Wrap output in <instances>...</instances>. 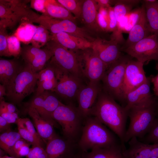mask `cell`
<instances>
[{
	"label": "cell",
	"mask_w": 158,
	"mask_h": 158,
	"mask_svg": "<svg viewBox=\"0 0 158 158\" xmlns=\"http://www.w3.org/2000/svg\"><path fill=\"white\" fill-rule=\"evenodd\" d=\"M90 116L95 117L109 128L117 136L122 146L126 148L124 140L128 114L124 107L119 105L102 89L92 109Z\"/></svg>",
	"instance_id": "6da1fadb"
},
{
	"label": "cell",
	"mask_w": 158,
	"mask_h": 158,
	"mask_svg": "<svg viewBox=\"0 0 158 158\" xmlns=\"http://www.w3.org/2000/svg\"><path fill=\"white\" fill-rule=\"evenodd\" d=\"M119 143L114 135L95 117L85 119L77 146L82 152L98 148L109 147Z\"/></svg>",
	"instance_id": "7a4b0ae2"
},
{
	"label": "cell",
	"mask_w": 158,
	"mask_h": 158,
	"mask_svg": "<svg viewBox=\"0 0 158 158\" xmlns=\"http://www.w3.org/2000/svg\"><path fill=\"white\" fill-rule=\"evenodd\" d=\"M157 102V99L145 102L133 106L127 110L130 123L125 135V143L133 137L141 139L148 133L156 117Z\"/></svg>",
	"instance_id": "3957f363"
},
{
	"label": "cell",
	"mask_w": 158,
	"mask_h": 158,
	"mask_svg": "<svg viewBox=\"0 0 158 158\" xmlns=\"http://www.w3.org/2000/svg\"><path fill=\"white\" fill-rule=\"evenodd\" d=\"M52 117L61 126L65 139L77 144L85 119L78 107L71 103L66 105L61 102Z\"/></svg>",
	"instance_id": "277c9868"
},
{
	"label": "cell",
	"mask_w": 158,
	"mask_h": 158,
	"mask_svg": "<svg viewBox=\"0 0 158 158\" xmlns=\"http://www.w3.org/2000/svg\"><path fill=\"white\" fill-rule=\"evenodd\" d=\"M52 53L49 63L57 71L71 73L80 78L84 76L78 51L67 49L50 40L45 47Z\"/></svg>",
	"instance_id": "5b68a950"
},
{
	"label": "cell",
	"mask_w": 158,
	"mask_h": 158,
	"mask_svg": "<svg viewBox=\"0 0 158 158\" xmlns=\"http://www.w3.org/2000/svg\"><path fill=\"white\" fill-rule=\"evenodd\" d=\"M30 1L0 0V26L12 28L21 21L33 23L40 15L27 5Z\"/></svg>",
	"instance_id": "8992f818"
},
{
	"label": "cell",
	"mask_w": 158,
	"mask_h": 158,
	"mask_svg": "<svg viewBox=\"0 0 158 158\" xmlns=\"http://www.w3.org/2000/svg\"><path fill=\"white\" fill-rule=\"evenodd\" d=\"M38 72L25 63L23 68L6 87V97L15 104L20 103L26 97L35 91Z\"/></svg>",
	"instance_id": "52a82bcc"
},
{
	"label": "cell",
	"mask_w": 158,
	"mask_h": 158,
	"mask_svg": "<svg viewBox=\"0 0 158 158\" xmlns=\"http://www.w3.org/2000/svg\"><path fill=\"white\" fill-rule=\"evenodd\" d=\"M130 57L122 55L107 68L101 80L102 90L115 100L124 102L122 88L126 66Z\"/></svg>",
	"instance_id": "ba28073f"
},
{
	"label": "cell",
	"mask_w": 158,
	"mask_h": 158,
	"mask_svg": "<svg viewBox=\"0 0 158 158\" xmlns=\"http://www.w3.org/2000/svg\"><path fill=\"white\" fill-rule=\"evenodd\" d=\"M34 23H39L48 30L51 34L65 32L90 42L95 39L90 35L86 29L78 27L75 23L69 20L53 18L42 15L36 18Z\"/></svg>",
	"instance_id": "9c48e42d"
},
{
	"label": "cell",
	"mask_w": 158,
	"mask_h": 158,
	"mask_svg": "<svg viewBox=\"0 0 158 158\" xmlns=\"http://www.w3.org/2000/svg\"><path fill=\"white\" fill-rule=\"evenodd\" d=\"M84 76L89 82L99 83L108 67L95 51L89 48L78 51Z\"/></svg>",
	"instance_id": "30bf717a"
},
{
	"label": "cell",
	"mask_w": 158,
	"mask_h": 158,
	"mask_svg": "<svg viewBox=\"0 0 158 158\" xmlns=\"http://www.w3.org/2000/svg\"><path fill=\"white\" fill-rule=\"evenodd\" d=\"M121 51L144 63L152 60H158V36L150 34Z\"/></svg>",
	"instance_id": "8fae6325"
},
{
	"label": "cell",
	"mask_w": 158,
	"mask_h": 158,
	"mask_svg": "<svg viewBox=\"0 0 158 158\" xmlns=\"http://www.w3.org/2000/svg\"><path fill=\"white\" fill-rule=\"evenodd\" d=\"M144 63L131 58L128 61L125 68L122 92L124 100L126 95L145 83L148 77L143 69Z\"/></svg>",
	"instance_id": "7c38bea8"
},
{
	"label": "cell",
	"mask_w": 158,
	"mask_h": 158,
	"mask_svg": "<svg viewBox=\"0 0 158 158\" xmlns=\"http://www.w3.org/2000/svg\"><path fill=\"white\" fill-rule=\"evenodd\" d=\"M50 91H45L32 99L28 107L35 109L40 115L54 126L56 122L53 118L52 115L61 102Z\"/></svg>",
	"instance_id": "4fadbf2b"
},
{
	"label": "cell",
	"mask_w": 158,
	"mask_h": 158,
	"mask_svg": "<svg viewBox=\"0 0 158 158\" xmlns=\"http://www.w3.org/2000/svg\"><path fill=\"white\" fill-rule=\"evenodd\" d=\"M55 70L57 82L54 92L65 99H76L78 93L83 85L81 78L70 73Z\"/></svg>",
	"instance_id": "5bb4252c"
},
{
	"label": "cell",
	"mask_w": 158,
	"mask_h": 158,
	"mask_svg": "<svg viewBox=\"0 0 158 158\" xmlns=\"http://www.w3.org/2000/svg\"><path fill=\"white\" fill-rule=\"evenodd\" d=\"M92 43L91 48L108 68L122 55L121 44L115 40H107L97 38Z\"/></svg>",
	"instance_id": "9a60e30c"
},
{
	"label": "cell",
	"mask_w": 158,
	"mask_h": 158,
	"mask_svg": "<svg viewBox=\"0 0 158 158\" xmlns=\"http://www.w3.org/2000/svg\"><path fill=\"white\" fill-rule=\"evenodd\" d=\"M20 55L25 63L38 73L43 69L46 63L51 59L52 54L45 47L41 49L26 45L22 47Z\"/></svg>",
	"instance_id": "2e32d148"
},
{
	"label": "cell",
	"mask_w": 158,
	"mask_h": 158,
	"mask_svg": "<svg viewBox=\"0 0 158 158\" xmlns=\"http://www.w3.org/2000/svg\"><path fill=\"white\" fill-rule=\"evenodd\" d=\"M99 83L89 82L86 85H83L80 89L77 97L78 107L85 118L90 116L99 94L102 90Z\"/></svg>",
	"instance_id": "e0dca14e"
},
{
	"label": "cell",
	"mask_w": 158,
	"mask_h": 158,
	"mask_svg": "<svg viewBox=\"0 0 158 158\" xmlns=\"http://www.w3.org/2000/svg\"><path fill=\"white\" fill-rule=\"evenodd\" d=\"M128 148L124 152V158H150L158 157V143L147 144L134 137L128 142Z\"/></svg>",
	"instance_id": "ac0fdd59"
},
{
	"label": "cell",
	"mask_w": 158,
	"mask_h": 158,
	"mask_svg": "<svg viewBox=\"0 0 158 158\" xmlns=\"http://www.w3.org/2000/svg\"><path fill=\"white\" fill-rule=\"evenodd\" d=\"M78 149L77 144L57 135L47 142L45 149L48 158H64Z\"/></svg>",
	"instance_id": "d6986e66"
},
{
	"label": "cell",
	"mask_w": 158,
	"mask_h": 158,
	"mask_svg": "<svg viewBox=\"0 0 158 158\" xmlns=\"http://www.w3.org/2000/svg\"><path fill=\"white\" fill-rule=\"evenodd\" d=\"M63 47L74 51L91 48L92 42L65 32L51 34L50 40Z\"/></svg>",
	"instance_id": "ffe728a7"
},
{
	"label": "cell",
	"mask_w": 158,
	"mask_h": 158,
	"mask_svg": "<svg viewBox=\"0 0 158 158\" xmlns=\"http://www.w3.org/2000/svg\"><path fill=\"white\" fill-rule=\"evenodd\" d=\"M150 77L140 86L128 93L125 98L126 104L124 107L127 111L133 106L157 99L152 94L150 89Z\"/></svg>",
	"instance_id": "44dd1931"
},
{
	"label": "cell",
	"mask_w": 158,
	"mask_h": 158,
	"mask_svg": "<svg viewBox=\"0 0 158 158\" xmlns=\"http://www.w3.org/2000/svg\"><path fill=\"white\" fill-rule=\"evenodd\" d=\"M28 113L32 118L38 134L46 143L57 136L52 123L42 117L34 108L28 107Z\"/></svg>",
	"instance_id": "7402d4cb"
},
{
	"label": "cell",
	"mask_w": 158,
	"mask_h": 158,
	"mask_svg": "<svg viewBox=\"0 0 158 158\" xmlns=\"http://www.w3.org/2000/svg\"><path fill=\"white\" fill-rule=\"evenodd\" d=\"M57 82L55 69L48 63L45 68L38 72L35 95H39L45 91L54 92Z\"/></svg>",
	"instance_id": "603a6c76"
},
{
	"label": "cell",
	"mask_w": 158,
	"mask_h": 158,
	"mask_svg": "<svg viewBox=\"0 0 158 158\" xmlns=\"http://www.w3.org/2000/svg\"><path fill=\"white\" fill-rule=\"evenodd\" d=\"M128 34L127 40L121 47V50L134 44L151 34L148 28L144 4L139 20Z\"/></svg>",
	"instance_id": "cb8c5ba5"
},
{
	"label": "cell",
	"mask_w": 158,
	"mask_h": 158,
	"mask_svg": "<svg viewBox=\"0 0 158 158\" xmlns=\"http://www.w3.org/2000/svg\"><path fill=\"white\" fill-rule=\"evenodd\" d=\"M24 66L16 59L0 60V82L6 87L20 71Z\"/></svg>",
	"instance_id": "d4e9b609"
},
{
	"label": "cell",
	"mask_w": 158,
	"mask_h": 158,
	"mask_svg": "<svg viewBox=\"0 0 158 158\" xmlns=\"http://www.w3.org/2000/svg\"><path fill=\"white\" fill-rule=\"evenodd\" d=\"M126 148L121 143L105 147L93 149L90 152H82L83 158H124Z\"/></svg>",
	"instance_id": "484cf974"
},
{
	"label": "cell",
	"mask_w": 158,
	"mask_h": 158,
	"mask_svg": "<svg viewBox=\"0 0 158 158\" xmlns=\"http://www.w3.org/2000/svg\"><path fill=\"white\" fill-rule=\"evenodd\" d=\"M98 9L96 0H84L81 19L88 28L96 31H101L97 21Z\"/></svg>",
	"instance_id": "4316f807"
},
{
	"label": "cell",
	"mask_w": 158,
	"mask_h": 158,
	"mask_svg": "<svg viewBox=\"0 0 158 158\" xmlns=\"http://www.w3.org/2000/svg\"><path fill=\"white\" fill-rule=\"evenodd\" d=\"M44 16L53 18L69 20L75 23L76 19L57 0H46V14Z\"/></svg>",
	"instance_id": "83f0119b"
},
{
	"label": "cell",
	"mask_w": 158,
	"mask_h": 158,
	"mask_svg": "<svg viewBox=\"0 0 158 158\" xmlns=\"http://www.w3.org/2000/svg\"><path fill=\"white\" fill-rule=\"evenodd\" d=\"M144 2L149 31L151 34H155L158 36V1L156 0L151 3Z\"/></svg>",
	"instance_id": "f1b7e54d"
},
{
	"label": "cell",
	"mask_w": 158,
	"mask_h": 158,
	"mask_svg": "<svg viewBox=\"0 0 158 158\" xmlns=\"http://www.w3.org/2000/svg\"><path fill=\"white\" fill-rule=\"evenodd\" d=\"M21 138L18 132L11 130L1 133L0 135V147L11 157L15 158L13 148L16 142Z\"/></svg>",
	"instance_id": "f546056e"
},
{
	"label": "cell",
	"mask_w": 158,
	"mask_h": 158,
	"mask_svg": "<svg viewBox=\"0 0 158 158\" xmlns=\"http://www.w3.org/2000/svg\"><path fill=\"white\" fill-rule=\"evenodd\" d=\"M51 34L46 29L41 25L36 28L30 42L32 45L37 48H40L46 44L50 40Z\"/></svg>",
	"instance_id": "4dcf8cb0"
},
{
	"label": "cell",
	"mask_w": 158,
	"mask_h": 158,
	"mask_svg": "<svg viewBox=\"0 0 158 158\" xmlns=\"http://www.w3.org/2000/svg\"><path fill=\"white\" fill-rule=\"evenodd\" d=\"M139 1L138 0L115 1V6L113 7L117 22L128 14L131 11L133 5Z\"/></svg>",
	"instance_id": "1f68e13d"
},
{
	"label": "cell",
	"mask_w": 158,
	"mask_h": 158,
	"mask_svg": "<svg viewBox=\"0 0 158 158\" xmlns=\"http://www.w3.org/2000/svg\"><path fill=\"white\" fill-rule=\"evenodd\" d=\"M57 1L75 18L81 19L84 0H58Z\"/></svg>",
	"instance_id": "d6a6232c"
},
{
	"label": "cell",
	"mask_w": 158,
	"mask_h": 158,
	"mask_svg": "<svg viewBox=\"0 0 158 158\" xmlns=\"http://www.w3.org/2000/svg\"><path fill=\"white\" fill-rule=\"evenodd\" d=\"M18 132L21 138L29 143L32 147L40 146L44 148V144L38 140L27 129L20 118L18 119L16 123Z\"/></svg>",
	"instance_id": "836d02e7"
},
{
	"label": "cell",
	"mask_w": 158,
	"mask_h": 158,
	"mask_svg": "<svg viewBox=\"0 0 158 158\" xmlns=\"http://www.w3.org/2000/svg\"><path fill=\"white\" fill-rule=\"evenodd\" d=\"M138 139L140 141L147 144L158 143V117L156 116L148 133L143 138Z\"/></svg>",
	"instance_id": "e575fe53"
},
{
	"label": "cell",
	"mask_w": 158,
	"mask_h": 158,
	"mask_svg": "<svg viewBox=\"0 0 158 158\" xmlns=\"http://www.w3.org/2000/svg\"><path fill=\"white\" fill-rule=\"evenodd\" d=\"M31 144L22 138L18 140L16 143L13 148V152L15 158H21L26 156L30 151Z\"/></svg>",
	"instance_id": "d590c367"
},
{
	"label": "cell",
	"mask_w": 158,
	"mask_h": 158,
	"mask_svg": "<svg viewBox=\"0 0 158 158\" xmlns=\"http://www.w3.org/2000/svg\"><path fill=\"white\" fill-rule=\"evenodd\" d=\"M7 41L8 49L10 56L17 58L20 55L22 47L18 37L14 35L8 36Z\"/></svg>",
	"instance_id": "8d00e7d4"
},
{
	"label": "cell",
	"mask_w": 158,
	"mask_h": 158,
	"mask_svg": "<svg viewBox=\"0 0 158 158\" xmlns=\"http://www.w3.org/2000/svg\"><path fill=\"white\" fill-rule=\"evenodd\" d=\"M144 6V4L141 7L134 9L129 13L128 22L123 33H129L137 23L141 16Z\"/></svg>",
	"instance_id": "74e56055"
},
{
	"label": "cell",
	"mask_w": 158,
	"mask_h": 158,
	"mask_svg": "<svg viewBox=\"0 0 158 158\" xmlns=\"http://www.w3.org/2000/svg\"><path fill=\"white\" fill-rule=\"evenodd\" d=\"M7 28L0 26V55L1 56H11L8 47L7 38L8 36Z\"/></svg>",
	"instance_id": "f35d334b"
},
{
	"label": "cell",
	"mask_w": 158,
	"mask_h": 158,
	"mask_svg": "<svg viewBox=\"0 0 158 158\" xmlns=\"http://www.w3.org/2000/svg\"><path fill=\"white\" fill-rule=\"evenodd\" d=\"M27 158H48L44 148L40 146L32 147L30 148Z\"/></svg>",
	"instance_id": "ab89813d"
},
{
	"label": "cell",
	"mask_w": 158,
	"mask_h": 158,
	"mask_svg": "<svg viewBox=\"0 0 158 158\" xmlns=\"http://www.w3.org/2000/svg\"><path fill=\"white\" fill-rule=\"evenodd\" d=\"M22 122L28 130L39 141L44 144V142L40 137L31 121L28 118H20ZM45 143V142H44Z\"/></svg>",
	"instance_id": "60d3db41"
},
{
	"label": "cell",
	"mask_w": 158,
	"mask_h": 158,
	"mask_svg": "<svg viewBox=\"0 0 158 158\" xmlns=\"http://www.w3.org/2000/svg\"><path fill=\"white\" fill-rule=\"evenodd\" d=\"M0 116L10 124L16 123L19 118L17 113L9 112L1 107H0Z\"/></svg>",
	"instance_id": "b9f144b4"
},
{
	"label": "cell",
	"mask_w": 158,
	"mask_h": 158,
	"mask_svg": "<svg viewBox=\"0 0 158 158\" xmlns=\"http://www.w3.org/2000/svg\"><path fill=\"white\" fill-rule=\"evenodd\" d=\"M109 12V26L108 32H113L117 28L118 22L113 7L108 8Z\"/></svg>",
	"instance_id": "7bdbcfd3"
},
{
	"label": "cell",
	"mask_w": 158,
	"mask_h": 158,
	"mask_svg": "<svg viewBox=\"0 0 158 158\" xmlns=\"http://www.w3.org/2000/svg\"><path fill=\"white\" fill-rule=\"evenodd\" d=\"M30 2L31 8L42 13L43 15H46V0H31Z\"/></svg>",
	"instance_id": "ee69618b"
},
{
	"label": "cell",
	"mask_w": 158,
	"mask_h": 158,
	"mask_svg": "<svg viewBox=\"0 0 158 158\" xmlns=\"http://www.w3.org/2000/svg\"><path fill=\"white\" fill-rule=\"evenodd\" d=\"M97 21L101 31L108 32L109 20L103 16L98 11L97 17Z\"/></svg>",
	"instance_id": "f6af8a7d"
},
{
	"label": "cell",
	"mask_w": 158,
	"mask_h": 158,
	"mask_svg": "<svg viewBox=\"0 0 158 158\" xmlns=\"http://www.w3.org/2000/svg\"><path fill=\"white\" fill-rule=\"evenodd\" d=\"M129 13L121 18L118 22L117 28L114 32H117L121 33H123L128 22Z\"/></svg>",
	"instance_id": "bcb514c9"
},
{
	"label": "cell",
	"mask_w": 158,
	"mask_h": 158,
	"mask_svg": "<svg viewBox=\"0 0 158 158\" xmlns=\"http://www.w3.org/2000/svg\"><path fill=\"white\" fill-rule=\"evenodd\" d=\"M0 101V107L2 108L11 112H16L17 109L13 104L6 102L4 99Z\"/></svg>",
	"instance_id": "7dc6e473"
},
{
	"label": "cell",
	"mask_w": 158,
	"mask_h": 158,
	"mask_svg": "<svg viewBox=\"0 0 158 158\" xmlns=\"http://www.w3.org/2000/svg\"><path fill=\"white\" fill-rule=\"evenodd\" d=\"M11 124L0 116V132L3 133L11 130Z\"/></svg>",
	"instance_id": "c3c4849f"
},
{
	"label": "cell",
	"mask_w": 158,
	"mask_h": 158,
	"mask_svg": "<svg viewBox=\"0 0 158 158\" xmlns=\"http://www.w3.org/2000/svg\"><path fill=\"white\" fill-rule=\"evenodd\" d=\"M158 71V69H157ZM151 82L153 85V91L154 95L158 97V73L155 76L151 75L150 77Z\"/></svg>",
	"instance_id": "681fc988"
},
{
	"label": "cell",
	"mask_w": 158,
	"mask_h": 158,
	"mask_svg": "<svg viewBox=\"0 0 158 158\" xmlns=\"http://www.w3.org/2000/svg\"><path fill=\"white\" fill-rule=\"evenodd\" d=\"M97 2L98 8L99 7H104L108 8L111 6V4L115 3V1L109 0H95Z\"/></svg>",
	"instance_id": "f907efd6"
},
{
	"label": "cell",
	"mask_w": 158,
	"mask_h": 158,
	"mask_svg": "<svg viewBox=\"0 0 158 158\" xmlns=\"http://www.w3.org/2000/svg\"><path fill=\"white\" fill-rule=\"evenodd\" d=\"M64 158H83L82 152L78 149Z\"/></svg>",
	"instance_id": "816d5d0a"
},
{
	"label": "cell",
	"mask_w": 158,
	"mask_h": 158,
	"mask_svg": "<svg viewBox=\"0 0 158 158\" xmlns=\"http://www.w3.org/2000/svg\"><path fill=\"white\" fill-rule=\"evenodd\" d=\"M6 88L3 85L0 84V101L4 100V97L6 96Z\"/></svg>",
	"instance_id": "f5cc1de1"
},
{
	"label": "cell",
	"mask_w": 158,
	"mask_h": 158,
	"mask_svg": "<svg viewBox=\"0 0 158 158\" xmlns=\"http://www.w3.org/2000/svg\"><path fill=\"white\" fill-rule=\"evenodd\" d=\"M156 117H158V102L157 103L156 105Z\"/></svg>",
	"instance_id": "db71d44e"
},
{
	"label": "cell",
	"mask_w": 158,
	"mask_h": 158,
	"mask_svg": "<svg viewBox=\"0 0 158 158\" xmlns=\"http://www.w3.org/2000/svg\"><path fill=\"white\" fill-rule=\"evenodd\" d=\"M0 158H14L11 157H9L7 155H4L2 157H0Z\"/></svg>",
	"instance_id": "11a10c76"
},
{
	"label": "cell",
	"mask_w": 158,
	"mask_h": 158,
	"mask_svg": "<svg viewBox=\"0 0 158 158\" xmlns=\"http://www.w3.org/2000/svg\"><path fill=\"white\" fill-rule=\"evenodd\" d=\"M150 158H158V157H151Z\"/></svg>",
	"instance_id": "9f6ffc18"
},
{
	"label": "cell",
	"mask_w": 158,
	"mask_h": 158,
	"mask_svg": "<svg viewBox=\"0 0 158 158\" xmlns=\"http://www.w3.org/2000/svg\"><path fill=\"white\" fill-rule=\"evenodd\" d=\"M157 69H158V68H157Z\"/></svg>",
	"instance_id": "6f0895ef"
}]
</instances>
